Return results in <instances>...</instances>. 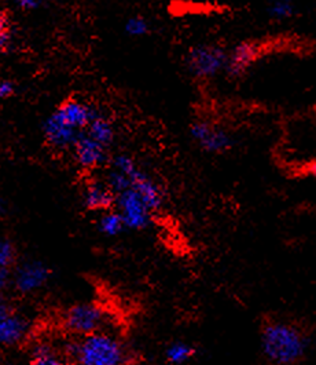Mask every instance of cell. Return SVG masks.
Masks as SVG:
<instances>
[{"label":"cell","instance_id":"cell-21","mask_svg":"<svg viewBox=\"0 0 316 365\" xmlns=\"http://www.w3.org/2000/svg\"><path fill=\"white\" fill-rule=\"evenodd\" d=\"M16 261V247L7 239H0V269H10Z\"/></svg>","mask_w":316,"mask_h":365},{"label":"cell","instance_id":"cell-3","mask_svg":"<svg viewBox=\"0 0 316 365\" xmlns=\"http://www.w3.org/2000/svg\"><path fill=\"white\" fill-rule=\"evenodd\" d=\"M63 327L75 336H85L105 331L109 323L107 312L97 304H78L70 306L63 314Z\"/></svg>","mask_w":316,"mask_h":365},{"label":"cell","instance_id":"cell-14","mask_svg":"<svg viewBox=\"0 0 316 365\" xmlns=\"http://www.w3.org/2000/svg\"><path fill=\"white\" fill-rule=\"evenodd\" d=\"M29 334V323L20 314L10 312L0 320V346L20 345Z\"/></svg>","mask_w":316,"mask_h":365},{"label":"cell","instance_id":"cell-1","mask_svg":"<svg viewBox=\"0 0 316 365\" xmlns=\"http://www.w3.org/2000/svg\"><path fill=\"white\" fill-rule=\"evenodd\" d=\"M310 339L295 323L285 320L265 322L261 328V349L275 365H293L307 353Z\"/></svg>","mask_w":316,"mask_h":365},{"label":"cell","instance_id":"cell-2","mask_svg":"<svg viewBox=\"0 0 316 365\" xmlns=\"http://www.w3.org/2000/svg\"><path fill=\"white\" fill-rule=\"evenodd\" d=\"M65 349L72 365H127L130 360L125 345L107 331L76 336Z\"/></svg>","mask_w":316,"mask_h":365},{"label":"cell","instance_id":"cell-17","mask_svg":"<svg viewBox=\"0 0 316 365\" xmlns=\"http://www.w3.org/2000/svg\"><path fill=\"white\" fill-rule=\"evenodd\" d=\"M99 232L107 237H116L120 233L127 229L122 217L117 210H109L102 214L98 221Z\"/></svg>","mask_w":316,"mask_h":365},{"label":"cell","instance_id":"cell-20","mask_svg":"<svg viewBox=\"0 0 316 365\" xmlns=\"http://www.w3.org/2000/svg\"><path fill=\"white\" fill-rule=\"evenodd\" d=\"M105 182L109 185V187L116 193V196L121 193V192H124V190L131 187L130 177H127L125 174L120 173V171L115 170V168L107 174V178H106Z\"/></svg>","mask_w":316,"mask_h":365},{"label":"cell","instance_id":"cell-19","mask_svg":"<svg viewBox=\"0 0 316 365\" xmlns=\"http://www.w3.org/2000/svg\"><path fill=\"white\" fill-rule=\"evenodd\" d=\"M267 13L273 20H289L296 14V6L293 0H270Z\"/></svg>","mask_w":316,"mask_h":365},{"label":"cell","instance_id":"cell-5","mask_svg":"<svg viewBox=\"0 0 316 365\" xmlns=\"http://www.w3.org/2000/svg\"><path fill=\"white\" fill-rule=\"evenodd\" d=\"M116 204L127 229L140 230L147 227L152 222L153 211L134 189L130 187L119 193L116 197Z\"/></svg>","mask_w":316,"mask_h":365},{"label":"cell","instance_id":"cell-27","mask_svg":"<svg viewBox=\"0 0 316 365\" xmlns=\"http://www.w3.org/2000/svg\"><path fill=\"white\" fill-rule=\"evenodd\" d=\"M302 173L316 178V162L308 163V164L302 168Z\"/></svg>","mask_w":316,"mask_h":365},{"label":"cell","instance_id":"cell-9","mask_svg":"<svg viewBox=\"0 0 316 365\" xmlns=\"http://www.w3.org/2000/svg\"><path fill=\"white\" fill-rule=\"evenodd\" d=\"M261 54V46L255 41H242L237 44L227 58L226 71L230 76L237 78L243 75Z\"/></svg>","mask_w":316,"mask_h":365},{"label":"cell","instance_id":"cell-22","mask_svg":"<svg viewBox=\"0 0 316 365\" xmlns=\"http://www.w3.org/2000/svg\"><path fill=\"white\" fill-rule=\"evenodd\" d=\"M11 43V22L7 14L0 11V51H4Z\"/></svg>","mask_w":316,"mask_h":365},{"label":"cell","instance_id":"cell-6","mask_svg":"<svg viewBox=\"0 0 316 365\" xmlns=\"http://www.w3.org/2000/svg\"><path fill=\"white\" fill-rule=\"evenodd\" d=\"M51 277L50 267L40 261H28L13 272V285L22 294H35L48 283Z\"/></svg>","mask_w":316,"mask_h":365},{"label":"cell","instance_id":"cell-28","mask_svg":"<svg viewBox=\"0 0 316 365\" xmlns=\"http://www.w3.org/2000/svg\"><path fill=\"white\" fill-rule=\"evenodd\" d=\"M4 214V205L0 202V217Z\"/></svg>","mask_w":316,"mask_h":365},{"label":"cell","instance_id":"cell-15","mask_svg":"<svg viewBox=\"0 0 316 365\" xmlns=\"http://www.w3.org/2000/svg\"><path fill=\"white\" fill-rule=\"evenodd\" d=\"M29 365H72L48 344H38L32 350Z\"/></svg>","mask_w":316,"mask_h":365},{"label":"cell","instance_id":"cell-11","mask_svg":"<svg viewBox=\"0 0 316 365\" xmlns=\"http://www.w3.org/2000/svg\"><path fill=\"white\" fill-rule=\"evenodd\" d=\"M131 180V189H134L142 200L147 204V207L154 212L162 207L164 203V193L156 181H153L146 173H143L138 167V170L130 177Z\"/></svg>","mask_w":316,"mask_h":365},{"label":"cell","instance_id":"cell-24","mask_svg":"<svg viewBox=\"0 0 316 365\" xmlns=\"http://www.w3.org/2000/svg\"><path fill=\"white\" fill-rule=\"evenodd\" d=\"M13 285V273L10 269H0V295Z\"/></svg>","mask_w":316,"mask_h":365},{"label":"cell","instance_id":"cell-26","mask_svg":"<svg viewBox=\"0 0 316 365\" xmlns=\"http://www.w3.org/2000/svg\"><path fill=\"white\" fill-rule=\"evenodd\" d=\"M21 9H25V10H32V9H36L39 7L41 0H14Z\"/></svg>","mask_w":316,"mask_h":365},{"label":"cell","instance_id":"cell-13","mask_svg":"<svg viewBox=\"0 0 316 365\" xmlns=\"http://www.w3.org/2000/svg\"><path fill=\"white\" fill-rule=\"evenodd\" d=\"M116 193L106 182L93 181L84 187L83 203L91 211H109L116 204Z\"/></svg>","mask_w":316,"mask_h":365},{"label":"cell","instance_id":"cell-16","mask_svg":"<svg viewBox=\"0 0 316 365\" xmlns=\"http://www.w3.org/2000/svg\"><path fill=\"white\" fill-rule=\"evenodd\" d=\"M85 134L105 148H107L115 138V130L112 123L100 116H97L93 122L90 123Z\"/></svg>","mask_w":316,"mask_h":365},{"label":"cell","instance_id":"cell-12","mask_svg":"<svg viewBox=\"0 0 316 365\" xmlns=\"http://www.w3.org/2000/svg\"><path fill=\"white\" fill-rule=\"evenodd\" d=\"M75 159L81 168L93 170L97 168L106 158V148L100 143L94 141L85 133L81 134L76 145L73 146Z\"/></svg>","mask_w":316,"mask_h":365},{"label":"cell","instance_id":"cell-7","mask_svg":"<svg viewBox=\"0 0 316 365\" xmlns=\"http://www.w3.org/2000/svg\"><path fill=\"white\" fill-rule=\"evenodd\" d=\"M190 133L194 141H197L204 150L211 153L226 152L234 143L233 137L226 130L211 123L196 122L191 125Z\"/></svg>","mask_w":316,"mask_h":365},{"label":"cell","instance_id":"cell-4","mask_svg":"<svg viewBox=\"0 0 316 365\" xmlns=\"http://www.w3.org/2000/svg\"><path fill=\"white\" fill-rule=\"evenodd\" d=\"M227 58L228 54L220 46L199 44L187 54V66L194 76L209 79L226 69Z\"/></svg>","mask_w":316,"mask_h":365},{"label":"cell","instance_id":"cell-25","mask_svg":"<svg viewBox=\"0 0 316 365\" xmlns=\"http://www.w3.org/2000/svg\"><path fill=\"white\" fill-rule=\"evenodd\" d=\"M14 90H16V86L14 83L10 81H0V98H9L14 94Z\"/></svg>","mask_w":316,"mask_h":365},{"label":"cell","instance_id":"cell-23","mask_svg":"<svg viewBox=\"0 0 316 365\" xmlns=\"http://www.w3.org/2000/svg\"><path fill=\"white\" fill-rule=\"evenodd\" d=\"M125 31L131 36H143L149 32V24L142 17H134L127 22Z\"/></svg>","mask_w":316,"mask_h":365},{"label":"cell","instance_id":"cell-10","mask_svg":"<svg viewBox=\"0 0 316 365\" xmlns=\"http://www.w3.org/2000/svg\"><path fill=\"white\" fill-rule=\"evenodd\" d=\"M43 133L47 143L57 150H66L73 148L83 134L80 131L65 125L54 115H51L44 122Z\"/></svg>","mask_w":316,"mask_h":365},{"label":"cell","instance_id":"cell-8","mask_svg":"<svg viewBox=\"0 0 316 365\" xmlns=\"http://www.w3.org/2000/svg\"><path fill=\"white\" fill-rule=\"evenodd\" d=\"M53 115L65 125L80 133H83L81 130L87 128L90 123L98 116L91 106L78 100H68L63 102Z\"/></svg>","mask_w":316,"mask_h":365},{"label":"cell","instance_id":"cell-18","mask_svg":"<svg viewBox=\"0 0 316 365\" xmlns=\"http://www.w3.org/2000/svg\"><path fill=\"white\" fill-rule=\"evenodd\" d=\"M196 356L194 346L186 342H175L169 346L165 351L167 360L174 365H181L190 361Z\"/></svg>","mask_w":316,"mask_h":365}]
</instances>
